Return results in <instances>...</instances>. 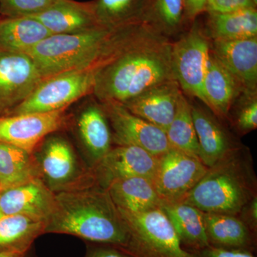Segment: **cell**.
Instances as JSON below:
<instances>
[{
  "label": "cell",
  "instance_id": "5bb4252c",
  "mask_svg": "<svg viewBox=\"0 0 257 257\" xmlns=\"http://www.w3.org/2000/svg\"><path fill=\"white\" fill-rule=\"evenodd\" d=\"M211 52L239 82L243 93L257 92V37L211 41Z\"/></svg>",
  "mask_w": 257,
  "mask_h": 257
},
{
  "label": "cell",
  "instance_id": "f546056e",
  "mask_svg": "<svg viewBox=\"0 0 257 257\" xmlns=\"http://www.w3.org/2000/svg\"><path fill=\"white\" fill-rule=\"evenodd\" d=\"M145 0H94L93 11L99 26L116 29L141 23Z\"/></svg>",
  "mask_w": 257,
  "mask_h": 257
},
{
  "label": "cell",
  "instance_id": "d590c367",
  "mask_svg": "<svg viewBox=\"0 0 257 257\" xmlns=\"http://www.w3.org/2000/svg\"><path fill=\"white\" fill-rule=\"evenodd\" d=\"M85 257H131L121 250L108 245L92 243L88 248Z\"/></svg>",
  "mask_w": 257,
  "mask_h": 257
},
{
  "label": "cell",
  "instance_id": "484cf974",
  "mask_svg": "<svg viewBox=\"0 0 257 257\" xmlns=\"http://www.w3.org/2000/svg\"><path fill=\"white\" fill-rule=\"evenodd\" d=\"M141 23L168 39L179 35L187 23L184 0H145Z\"/></svg>",
  "mask_w": 257,
  "mask_h": 257
},
{
  "label": "cell",
  "instance_id": "4fadbf2b",
  "mask_svg": "<svg viewBox=\"0 0 257 257\" xmlns=\"http://www.w3.org/2000/svg\"><path fill=\"white\" fill-rule=\"evenodd\" d=\"M55 202V193L36 177L0 192V216L22 214L45 222Z\"/></svg>",
  "mask_w": 257,
  "mask_h": 257
},
{
  "label": "cell",
  "instance_id": "ba28073f",
  "mask_svg": "<svg viewBox=\"0 0 257 257\" xmlns=\"http://www.w3.org/2000/svg\"><path fill=\"white\" fill-rule=\"evenodd\" d=\"M116 146L140 147L159 157L171 148L165 132L130 112L121 103L101 101Z\"/></svg>",
  "mask_w": 257,
  "mask_h": 257
},
{
  "label": "cell",
  "instance_id": "e575fe53",
  "mask_svg": "<svg viewBox=\"0 0 257 257\" xmlns=\"http://www.w3.org/2000/svg\"><path fill=\"white\" fill-rule=\"evenodd\" d=\"M236 216L257 234V196L247 203Z\"/></svg>",
  "mask_w": 257,
  "mask_h": 257
},
{
  "label": "cell",
  "instance_id": "9c48e42d",
  "mask_svg": "<svg viewBox=\"0 0 257 257\" xmlns=\"http://www.w3.org/2000/svg\"><path fill=\"white\" fill-rule=\"evenodd\" d=\"M207 170L199 158L170 148L158 157L152 181L162 200L179 202L194 188Z\"/></svg>",
  "mask_w": 257,
  "mask_h": 257
},
{
  "label": "cell",
  "instance_id": "f1b7e54d",
  "mask_svg": "<svg viewBox=\"0 0 257 257\" xmlns=\"http://www.w3.org/2000/svg\"><path fill=\"white\" fill-rule=\"evenodd\" d=\"M166 135L171 148L199 158V143L192 119V106L183 92L179 97L175 117Z\"/></svg>",
  "mask_w": 257,
  "mask_h": 257
},
{
  "label": "cell",
  "instance_id": "2e32d148",
  "mask_svg": "<svg viewBox=\"0 0 257 257\" xmlns=\"http://www.w3.org/2000/svg\"><path fill=\"white\" fill-rule=\"evenodd\" d=\"M191 106L199 143V158L209 168L239 145L233 141L209 108L192 104Z\"/></svg>",
  "mask_w": 257,
  "mask_h": 257
},
{
  "label": "cell",
  "instance_id": "277c9868",
  "mask_svg": "<svg viewBox=\"0 0 257 257\" xmlns=\"http://www.w3.org/2000/svg\"><path fill=\"white\" fill-rule=\"evenodd\" d=\"M119 29L97 28L78 33L51 35L26 54L43 79L76 69H100Z\"/></svg>",
  "mask_w": 257,
  "mask_h": 257
},
{
  "label": "cell",
  "instance_id": "cb8c5ba5",
  "mask_svg": "<svg viewBox=\"0 0 257 257\" xmlns=\"http://www.w3.org/2000/svg\"><path fill=\"white\" fill-rule=\"evenodd\" d=\"M204 30L211 41H231L257 37L256 8L207 13Z\"/></svg>",
  "mask_w": 257,
  "mask_h": 257
},
{
  "label": "cell",
  "instance_id": "6da1fadb",
  "mask_svg": "<svg viewBox=\"0 0 257 257\" xmlns=\"http://www.w3.org/2000/svg\"><path fill=\"white\" fill-rule=\"evenodd\" d=\"M170 39L143 23L128 27L106 64L98 71L93 94L124 104L161 83L175 79Z\"/></svg>",
  "mask_w": 257,
  "mask_h": 257
},
{
  "label": "cell",
  "instance_id": "ab89813d",
  "mask_svg": "<svg viewBox=\"0 0 257 257\" xmlns=\"http://www.w3.org/2000/svg\"><path fill=\"white\" fill-rule=\"evenodd\" d=\"M253 3L257 6V0H253Z\"/></svg>",
  "mask_w": 257,
  "mask_h": 257
},
{
  "label": "cell",
  "instance_id": "9a60e30c",
  "mask_svg": "<svg viewBox=\"0 0 257 257\" xmlns=\"http://www.w3.org/2000/svg\"><path fill=\"white\" fill-rule=\"evenodd\" d=\"M182 89L176 79L161 83L124 103L130 112L167 132L175 117Z\"/></svg>",
  "mask_w": 257,
  "mask_h": 257
},
{
  "label": "cell",
  "instance_id": "4dcf8cb0",
  "mask_svg": "<svg viewBox=\"0 0 257 257\" xmlns=\"http://www.w3.org/2000/svg\"><path fill=\"white\" fill-rule=\"evenodd\" d=\"M256 96V93H242L231 107L234 113L230 114L228 118L239 135H246L257 127Z\"/></svg>",
  "mask_w": 257,
  "mask_h": 257
},
{
  "label": "cell",
  "instance_id": "83f0119b",
  "mask_svg": "<svg viewBox=\"0 0 257 257\" xmlns=\"http://www.w3.org/2000/svg\"><path fill=\"white\" fill-rule=\"evenodd\" d=\"M36 177L41 173L33 155L0 143V185L8 188Z\"/></svg>",
  "mask_w": 257,
  "mask_h": 257
},
{
  "label": "cell",
  "instance_id": "8fae6325",
  "mask_svg": "<svg viewBox=\"0 0 257 257\" xmlns=\"http://www.w3.org/2000/svg\"><path fill=\"white\" fill-rule=\"evenodd\" d=\"M66 109L0 116V143L33 155L47 136L63 127Z\"/></svg>",
  "mask_w": 257,
  "mask_h": 257
},
{
  "label": "cell",
  "instance_id": "8992f818",
  "mask_svg": "<svg viewBox=\"0 0 257 257\" xmlns=\"http://www.w3.org/2000/svg\"><path fill=\"white\" fill-rule=\"evenodd\" d=\"M98 71L96 67H87L44 79L10 114L67 109L75 101L93 94Z\"/></svg>",
  "mask_w": 257,
  "mask_h": 257
},
{
  "label": "cell",
  "instance_id": "d6986e66",
  "mask_svg": "<svg viewBox=\"0 0 257 257\" xmlns=\"http://www.w3.org/2000/svg\"><path fill=\"white\" fill-rule=\"evenodd\" d=\"M243 92L239 82L214 57L210 49L203 83L204 104L219 119H228L231 107Z\"/></svg>",
  "mask_w": 257,
  "mask_h": 257
},
{
  "label": "cell",
  "instance_id": "8d00e7d4",
  "mask_svg": "<svg viewBox=\"0 0 257 257\" xmlns=\"http://www.w3.org/2000/svg\"><path fill=\"white\" fill-rule=\"evenodd\" d=\"M207 0H184L187 23L191 24L205 12Z\"/></svg>",
  "mask_w": 257,
  "mask_h": 257
},
{
  "label": "cell",
  "instance_id": "ffe728a7",
  "mask_svg": "<svg viewBox=\"0 0 257 257\" xmlns=\"http://www.w3.org/2000/svg\"><path fill=\"white\" fill-rule=\"evenodd\" d=\"M160 207L168 218L184 248L196 253L209 246L203 211L182 202L162 200Z\"/></svg>",
  "mask_w": 257,
  "mask_h": 257
},
{
  "label": "cell",
  "instance_id": "7402d4cb",
  "mask_svg": "<svg viewBox=\"0 0 257 257\" xmlns=\"http://www.w3.org/2000/svg\"><path fill=\"white\" fill-rule=\"evenodd\" d=\"M116 207L130 213H141L160 207L162 199L153 181L143 177L118 179L105 189Z\"/></svg>",
  "mask_w": 257,
  "mask_h": 257
},
{
  "label": "cell",
  "instance_id": "e0dca14e",
  "mask_svg": "<svg viewBox=\"0 0 257 257\" xmlns=\"http://www.w3.org/2000/svg\"><path fill=\"white\" fill-rule=\"evenodd\" d=\"M38 162V161H37ZM41 177L53 192L73 187L79 183L77 160L70 145L64 139L47 142L38 162Z\"/></svg>",
  "mask_w": 257,
  "mask_h": 257
},
{
  "label": "cell",
  "instance_id": "1f68e13d",
  "mask_svg": "<svg viewBox=\"0 0 257 257\" xmlns=\"http://www.w3.org/2000/svg\"><path fill=\"white\" fill-rule=\"evenodd\" d=\"M58 0H0V13L5 18H31Z\"/></svg>",
  "mask_w": 257,
  "mask_h": 257
},
{
  "label": "cell",
  "instance_id": "4316f807",
  "mask_svg": "<svg viewBox=\"0 0 257 257\" xmlns=\"http://www.w3.org/2000/svg\"><path fill=\"white\" fill-rule=\"evenodd\" d=\"M45 222L22 214L0 216V251H30Z\"/></svg>",
  "mask_w": 257,
  "mask_h": 257
},
{
  "label": "cell",
  "instance_id": "3957f363",
  "mask_svg": "<svg viewBox=\"0 0 257 257\" xmlns=\"http://www.w3.org/2000/svg\"><path fill=\"white\" fill-rule=\"evenodd\" d=\"M257 181L249 150L235 148L211 167L179 202L204 213L238 216L257 196Z\"/></svg>",
  "mask_w": 257,
  "mask_h": 257
},
{
  "label": "cell",
  "instance_id": "d6a6232c",
  "mask_svg": "<svg viewBox=\"0 0 257 257\" xmlns=\"http://www.w3.org/2000/svg\"><path fill=\"white\" fill-rule=\"evenodd\" d=\"M256 8L253 0H207V13H226Z\"/></svg>",
  "mask_w": 257,
  "mask_h": 257
},
{
  "label": "cell",
  "instance_id": "30bf717a",
  "mask_svg": "<svg viewBox=\"0 0 257 257\" xmlns=\"http://www.w3.org/2000/svg\"><path fill=\"white\" fill-rule=\"evenodd\" d=\"M158 157L135 146L112 147L97 163L87 171L92 186L106 189L118 179L143 177L153 179Z\"/></svg>",
  "mask_w": 257,
  "mask_h": 257
},
{
  "label": "cell",
  "instance_id": "603a6c76",
  "mask_svg": "<svg viewBox=\"0 0 257 257\" xmlns=\"http://www.w3.org/2000/svg\"><path fill=\"white\" fill-rule=\"evenodd\" d=\"M77 125L83 145L94 165L112 148L113 144L110 126L101 104L84 108Z\"/></svg>",
  "mask_w": 257,
  "mask_h": 257
},
{
  "label": "cell",
  "instance_id": "52a82bcc",
  "mask_svg": "<svg viewBox=\"0 0 257 257\" xmlns=\"http://www.w3.org/2000/svg\"><path fill=\"white\" fill-rule=\"evenodd\" d=\"M211 40L197 19L190 28L172 43V67L174 77L182 92L203 103V83L207 72Z\"/></svg>",
  "mask_w": 257,
  "mask_h": 257
},
{
  "label": "cell",
  "instance_id": "7a4b0ae2",
  "mask_svg": "<svg viewBox=\"0 0 257 257\" xmlns=\"http://www.w3.org/2000/svg\"><path fill=\"white\" fill-rule=\"evenodd\" d=\"M55 193L45 234L77 236L122 251L128 241L127 226L106 189L98 186L72 187Z\"/></svg>",
  "mask_w": 257,
  "mask_h": 257
},
{
  "label": "cell",
  "instance_id": "5b68a950",
  "mask_svg": "<svg viewBox=\"0 0 257 257\" xmlns=\"http://www.w3.org/2000/svg\"><path fill=\"white\" fill-rule=\"evenodd\" d=\"M119 211L130 234L127 245L121 251L128 256L199 257L184 247L160 207L141 213Z\"/></svg>",
  "mask_w": 257,
  "mask_h": 257
},
{
  "label": "cell",
  "instance_id": "836d02e7",
  "mask_svg": "<svg viewBox=\"0 0 257 257\" xmlns=\"http://www.w3.org/2000/svg\"><path fill=\"white\" fill-rule=\"evenodd\" d=\"M199 257H256L253 251L236 248H226L208 246L196 252Z\"/></svg>",
  "mask_w": 257,
  "mask_h": 257
},
{
  "label": "cell",
  "instance_id": "74e56055",
  "mask_svg": "<svg viewBox=\"0 0 257 257\" xmlns=\"http://www.w3.org/2000/svg\"><path fill=\"white\" fill-rule=\"evenodd\" d=\"M0 257H31L30 250L28 251H0Z\"/></svg>",
  "mask_w": 257,
  "mask_h": 257
},
{
  "label": "cell",
  "instance_id": "44dd1931",
  "mask_svg": "<svg viewBox=\"0 0 257 257\" xmlns=\"http://www.w3.org/2000/svg\"><path fill=\"white\" fill-rule=\"evenodd\" d=\"M204 219L210 246L256 251L257 234L238 216L204 212Z\"/></svg>",
  "mask_w": 257,
  "mask_h": 257
},
{
  "label": "cell",
  "instance_id": "f35d334b",
  "mask_svg": "<svg viewBox=\"0 0 257 257\" xmlns=\"http://www.w3.org/2000/svg\"><path fill=\"white\" fill-rule=\"evenodd\" d=\"M7 187H4V186L0 185V192L3 190V189H6Z\"/></svg>",
  "mask_w": 257,
  "mask_h": 257
},
{
  "label": "cell",
  "instance_id": "d4e9b609",
  "mask_svg": "<svg viewBox=\"0 0 257 257\" xmlns=\"http://www.w3.org/2000/svg\"><path fill=\"white\" fill-rule=\"evenodd\" d=\"M50 35L33 18L0 19V51L27 53Z\"/></svg>",
  "mask_w": 257,
  "mask_h": 257
},
{
  "label": "cell",
  "instance_id": "7c38bea8",
  "mask_svg": "<svg viewBox=\"0 0 257 257\" xmlns=\"http://www.w3.org/2000/svg\"><path fill=\"white\" fill-rule=\"evenodd\" d=\"M43 80L26 53L0 51V116L10 114Z\"/></svg>",
  "mask_w": 257,
  "mask_h": 257
},
{
  "label": "cell",
  "instance_id": "ac0fdd59",
  "mask_svg": "<svg viewBox=\"0 0 257 257\" xmlns=\"http://www.w3.org/2000/svg\"><path fill=\"white\" fill-rule=\"evenodd\" d=\"M31 18L42 23L51 35L78 33L102 28L96 21L92 2L58 0L48 9Z\"/></svg>",
  "mask_w": 257,
  "mask_h": 257
}]
</instances>
